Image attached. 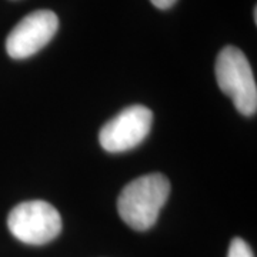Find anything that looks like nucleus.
Segmentation results:
<instances>
[{"mask_svg":"<svg viewBox=\"0 0 257 257\" xmlns=\"http://www.w3.org/2000/svg\"><path fill=\"white\" fill-rule=\"evenodd\" d=\"M59 19L52 10H36L23 18L6 39V52L12 59L22 60L36 55L55 37Z\"/></svg>","mask_w":257,"mask_h":257,"instance_id":"obj_5","label":"nucleus"},{"mask_svg":"<svg viewBox=\"0 0 257 257\" xmlns=\"http://www.w3.org/2000/svg\"><path fill=\"white\" fill-rule=\"evenodd\" d=\"M152 121L153 113L146 106H130L101 127L99 142L109 153L132 150L149 136Z\"/></svg>","mask_w":257,"mask_h":257,"instance_id":"obj_4","label":"nucleus"},{"mask_svg":"<svg viewBox=\"0 0 257 257\" xmlns=\"http://www.w3.org/2000/svg\"><path fill=\"white\" fill-rule=\"evenodd\" d=\"M227 257H254L247 243L240 237L231 240Z\"/></svg>","mask_w":257,"mask_h":257,"instance_id":"obj_6","label":"nucleus"},{"mask_svg":"<svg viewBox=\"0 0 257 257\" xmlns=\"http://www.w3.org/2000/svg\"><path fill=\"white\" fill-rule=\"evenodd\" d=\"M10 233L22 243L42 246L55 240L62 231V217L50 203L30 200L19 203L8 217Z\"/></svg>","mask_w":257,"mask_h":257,"instance_id":"obj_3","label":"nucleus"},{"mask_svg":"<svg viewBox=\"0 0 257 257\" xmlns=\"http://www.w3.org/2000/svg\"><path fill=\"white\" fill-rule=\"evenodd\" d=\"M254 22H257V9L254 8Z\"/></svg>","mask_w":257,"mask_h":257,"instance_id":"obj_8","label":"nucleus"},{"mask_svg":"<svg viewBox=\"0 0 257 257\" xmlns=\"http://www.w3.org/2000/svg\"><path fill=\"white\" fill-rule=\"evenodd\" d=\"M170 194V183L160 173H152L132 180L117 199L121 220L132 229L145 231L155 226L160 210Z\"/></svg>","mask_w":257,"mask_h":257,"instance_id":"obj_1","label":"nucleus"},{"mask_svg":"<svg viewBox=\"0 0 257 257\" xmlns=\"http://www.w3.org/2000/svg\"><path fill=\"white\" fill-rule=\"evenodd\" d=\"M152 3H153V6H156L157 9H170L173 5H175L177 0H150Z\"/></svg>","mask_w":257,"mask_h":257,"instance_id":"obj_7","label":"nucleus"},{"mask_svg":"<svg viewBox=\"0 0 257 257\" xmlns=\"http://www.w3.org/2000/svg\"><path fill=\"white\" fill-rule=\"evenodd\" d=\"M216 79L221 92L229 96L241 114H256V80L247 57L240 49L226 46L219 53L216 60Z\"/></svg>","mask_w":257,"mask_h":257,"instance_id":"obj_2","label":"nucleus"}]
</instances>
